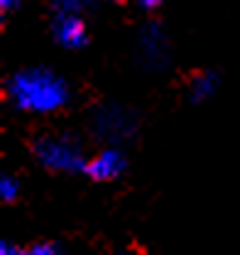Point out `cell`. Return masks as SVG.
Here are the masks:
<instances>
[{
  "label": "cell",
  "instance_id": "277c9868",
  "mask_svg": "<svg viewBox=\"0 0 240 255\" xmlns=\"http://www.w3.org/2000/svg\"><path fill=\"white\" fill-rule=\"evenodd\" d=\"M137 64L145 71H162L169 64V39L162 25L150 22L137 34Z\"/></svg>",
  "mask_w": 240,
  "mask_h": 255
},
{
  "label": "cell",
  "instance_id": "5b68a950",
  "mask_svg": "<svg viewBox=\"0 0 240 255\" xmlns=\"http://www.w3.org/2000/svg\"><path fill=\"white\" fill-rule=\"evenodd\" d=\"M125 172H127V155L120 150V145H106L103 150L91 155L84 169V174L96 184L118 182Z\"/></svg>",
  "mask_w": 240,
  "mask_h": 255
},
{
  "label": "cell",
  "instance_id": "52a82bcc",
  "mask_svg": "<svg viewBox=\"0 0 240 255\" xmlns=\"http://www.w3.org/2000/svg\"><path fill=\"white\" fill-rule=\"evenodd\" d=\"M218 86H221V79L216 71H196L186 84V98L189 103L201 106L218 94Z\"/></svg>",
  "mask_w": 240,
  "mask_h": 255
},
{
  "label": "cell",
  "instance_id": "3957f363",
  "mask_svg": "<svg viewBox=\"0 0 240 255\" xmlns=\"http://www.w3.org/2000/svg\"><path fill=\"white\" fill-rule=\"evenodd\" d=\"M91 130L106 145H122L135 137L137 132V116L125 106H96L91 116Z\"/></svg>",
  "mask_w": 240,
  "mask_h": 255
},
{
  "label": "cell",
  "instance_id": "ba28073f",
  "mask_svg": "<svg viewBox=\"0 0 240 255\" xmlns=\"http://www.w3.org/2000/svg\"><path fill=\"white\" fill-rule=\"evenodd\" d=\"M22 194V182L15 174H2L0 177V199L5 204H15Z\"/></svg>",
  "mask_w": 240,
  "mask_h": 255
},
{
  "label": "cell",
  "instance_id": "4fadbf2b",
  "mask_svg": "<svg viewBox=\"0 0 240 255\" xmlns=\"http://www.w3.org/2000/svg\"><path fill=\"white\" fill-rule=\"evenodd\" d=\"M0 253H5V255H20L22 253V248L17 246V243H12V241H0Z\"/></svg>",
  "mask_w": 240,
  "mask_h": 255
},
{
  "label": "cell",
  "instance_id": "7a4b0ae2",
  "mask_svg": "<svg viewBox=\"0 0 240 255\" xmlns=\"http://www.w3.org/2000/svg\"><path fill=\"white\" fill-rule=\"evenodd\" d=\"M32 157L52 174H84L86 152L76 135L71 132H42L32 140Z\"/></svg>",
  "mask_w": 240,
  "mask_h": 255
},
{
  "label": "cell",
  "instance_id": "6da1fadb",
  "mask_svg": "<svg viewBox=\"0 0 240 255\" xmlns=\"http://www.w3.org/2000/svg\"><path fill=\"white\" fill-rule=\"evenodd\" d=\"M7 103L25 116H57L71 98V84L49 66H27L17 69L5 81Z\"/></svg>",
  "mask_w": 240,
  "mask_h": 255
},
{
  "label": "cell",
  "instance_id": "5bb4252c",
  "mask_svg": "<svg viewBox=\"0 0 240 255\" xmlns=\"http://www.w3.org/2000/svg\"><path fill=\"white\" fill-rule=\"evenodd\" d=\"M106 2H127V0H106Z\"/></svg>",
  "mask_w": 240,
  "mask_h": 255
},
{
  "label": "cell",
  "instance_id": "7c38bea8",
  "mask_svg": "<svg viewBox=\"0 0 240 255\" xmlns=\"http://www.w3.org/2000/svg\"><path fill=\"white\" fill-rule=\"evenodd\" d=\"M22 5V0H0V7H2V17H10L17 7Z\"/></svg>",
  "mask_w": 240,
  "mask_h": 255
},
{
  "label": "cell",
  "instance_id": "8992f818",
  "mask_svg": "<svg viewBox=\"0 0 240 255\" xmlns=\"http://www.w3.org/2000/svg\"><path fill=\"white\" fill-rule=\"evenodd\" d=\"M52 37L54 42L69 49H84L89 44V22L86 15L79 12H52Z\"/></svg>",
  "mask_w": 240,
  "mask_h": 255
},
{
  "label": "cell",
  "instance_id": "8fae6325",
  "mask_svg": "<svg viewBox=\"0 0 240 255\" xmlns=\"http://www.w3.org/2000/svg\"><path fill=\"white\" fill-rule=\"evenodd\" d=\"M164 2H167V0H137V5H140L147 15L157 12V10H162V7H164Z\"/></svg>",
  "mask_w": 240,
  "mask_h": 255
},
{
  "label": "cell",
  "instance_id": "30bf717a",
  "mask_svg": "<svg viewBox=\"0 0 240 255\" xmlns=\"http://www.w3.org/2000/svg\"><path fill=\"white\" fill-rule=\"evenodd\" d=\"M27 253L30 255H59L61 243H57V241H39L32 248H27Z\"/></svg>",
  "mask_w": 240,
  "mask_h": 255
},
{
  "label": "cell",
  "instance_id": "9c48e42d",
  "mask_svg": "<svg viewBox=\"0 0 240 255\" xmlns=\"http://www.w3.org/2000/svg\"><path fill=\"white\" fill-rule=\"evenodd\" d=\"M91 10V0H52V12H79L86 15Z\"/></svg>",
  "mask_w": 240,
  "mask_h": 255
}]
</instances>
